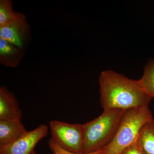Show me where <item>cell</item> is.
Listing matches in <instances>:
<instances>
[{"label":"cell","mask_w":154,"mask_h":154,"mask_svg":"<svg viewBox=\"0 0 154 154\" xmlns=\"http://www.w3.org/2000/svg\"><path fill=\"white\" fill-rule=\"evenodd\" d=\"M99 84L100 102L104 110L147 107L152 99L139 80L128 79L113 70L102 72Z\"/></svg>","instance_id":"obj_1"},{"label":"cell","mask_w":154,"mask_h":154,"mask_svg":"<svg viewBox=\"0 0 154 154\" xmlns=\"http://www.w3.org/2000/svg\"><path fill=\"white\" fill-rule=\"evenodd\" d=\"M125 110L117 109L104 110L99 117L84 124V153L102 149L111 142Z\"/></svg>","instance_id":"obj_2"},{"label":"cell","mask_w":154,"mask_h":154,"mask_svg":"<svg viewBox=\"0 0 154 154\" xmlns=\"http://www.w3.org/2000/svg\"><path fill=\"white\" fill-rule=\"evenodd\" d=\"M152 119L149 106L125 110L113 140L103 149L104 154H120L136 143L142 127Z\"/></svg>","instance_id":"obj_3"},{"label":"cell","mask_w":154,"mask_h":154,"mask_svg":"<svg viewBox=\"0 0 154 154\" xmlns=\"http://www.w3.org/2000/svg\"><path fill=\"white\" fill-rule=\"evenodd\" d=\"M49 127L51 138L60 146L69 151L84 153V125L53 120Z\"/></svg>","instance_id":"obj_4"},{"label":"cell","mask_w":154,"mask_h":154,"mask_svg":"<svg viewBox=\"0 0 154 154\" xmlns=\"http://www.w3.org/2000/svg\"><path fill=\"white\" fill-rule=\"evenodd\" d=\"M30 34V27L26 16L21 12H17L15 18L7 24L0 25V38L24 50Z\"/></svg>","instance_id":"obj_5"},{"label":"cell","mask_w":154,"mask_h":154,"mask_svg":"<svg viewBox=\"0 0 154 154\" xmlns=\"http://www.w3.org/2000/svg\"><path fill=\"white\" fill-rule=\"evenodd\" d=\"M48 127L39 125L28 131L13 142L0 146V154H31L38 143L48 134Z\"/></svg>","instance_id":"obj_6"},{"label":"cell","mask_w":154,"mask_h":154,"mask_svg":"<svg viewBox=\"0 0 154 154\" xmlns=\"http://www.w3.org/2000/svg\"><path fill=\"white\" fill-rule=\"evenodd\" d=\"M22 110L16 96L6 87L0 88V119L21 121Z\"/></svg>","instance_id":"obj_7"},{"label":"cell","mask_w":154,"mask_h":154,"mask_svg":"<svg viewBox=\"0 0 154 154\" xmlns=\"http://www.w3.org/2000/svg\"><path fill=\"white\" fill-rule=\"evenodd\" d=\"M25 55L24 50L0 38V63L8 67L19 66Z\"/></svg>","instance_id":"obj_8"},{"label":"cell","mask_w":154,"mask_h":154,"mask_svg":"<svg viewBox=\"0 0 154 154\" xmlns=\"http://www.w3.org/2000/svg\"><path fill=\"white\" fill-rule=\"evenodd\" d=\"M21 121L0 119V146L13 142L27 132Z\"/></svg>","instance_id":"obj_9"},{"label":"cell","mask_w":154,"mask_h":154,"mask_svg":"<svg viewBox=\"0 0 154 154\" xmlns=\"http://www.w3.org/2000/svg\"><path fill=\"white\" fill-rule=\"evenodd\" d=\"M137 143L145 154H154V119L144 125Z\"/></svg>","instance_id":"obj_10"},{"label":"cell","mask_w":154,"mask_h":154,"mask_svg":"<svg viewBox=\"0 0 154 154\" xmlns=\"http://www.w3.org/2000/svg\"><path fill=\"white\" fill-rule=\"evenodd\" d=\"M139 80L148 95L152 98L154 97V60L146 64L143 74Z\"/></svg>","instance_id":"obj_11"},{"label":"cell","mask_w":154,"mask_h":154,"mask_svg":"<svg viewBox=\"0 0 154 154\" xmlns=\"http://www.w3.org/2000/svg\"><path fill=\"white\" fill-rule=\"evenodd\" d=\"M17 11H14L11 0L0 1V25L7 24L14 19Z\"/></svg>","instance_id":"obj_12"},{"label":"cell","mask_w":154,"mask_h":154,"mask_svg":"<svg viewBox=\"0 0 154 154\" xmlns=\"http://www.w3.org/2000/svg\"><path fill=\"white\" fill-rule=\"evenodd\" d=\"M49 148L52 152L53 154H104V149L101 150L94 152L89 153H78L69 151L63 148L60 146L51 138L48 142Z\"/></svg>","instance_id":"obj_13"},{"label":"cell","mask_w":154,"mask_h":154,"mask_svg":"<svg viewBox=\"0 0 154 154\" xmlns=\"http://www.w3.org/2000/svg\"><path fill=\"white\" fill-rule=\"evenodd\" d=\"M120 154H145L137 143L129 146Z\"/></svg>","instance_id":"obj_14"},{"label":"cell","mask_w":154,"mask_h":154,"mask_svg":"<svg viewBox=\"0 0 154 154\" xmlns=\"http://www.w3.org/2000/svg\"><path fill=\"white\" fill-rule=\"evenodd\" d=\"M31 154H36V152H35V150L33 151V152L31 153Z\"/></svg>","instance_id":"obj_15"}]
</instances>
